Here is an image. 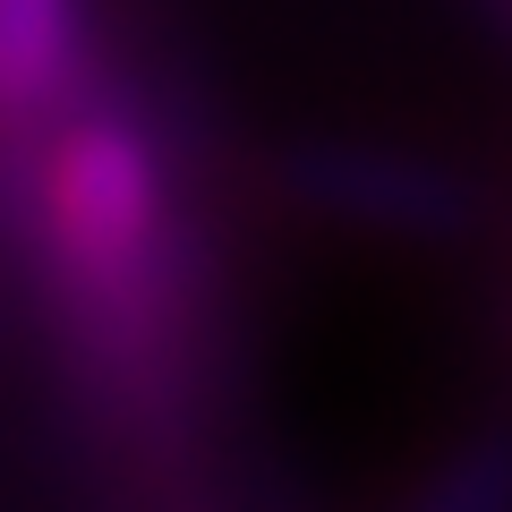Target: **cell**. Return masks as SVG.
Wrapping results in <instances>:
<instances>
[{"mask_svg":"<svg viewBox=\"0 0 512 512\" xmlns=\"http://www.w3.org/2000/svg\"><path fill=\"white\" fill-rule=\"evenodd\" d=\"M77 60L69 0H0V103H43Z\"/></svg>","mask_w":512,"mask_h":512,"instance_id":"cell-2","label":"cell"},{"mask_svg":"<svg viewBox=\"0 0 512 512\" xmlns=\"http://www.w3.org/2000/svg\"><path fill=\"white\" fill-rule=\"evenodd\" d=\"M436 512H495V470L478 461V470H461L453 487L436 495Z\"/></svg>","mask_w":512,"mask_h":512,"instance_id":"cell-4","label":"cell"},{"mask_svg":"<svg viewBox=\"0 0 512 512\" xmlns=\"http://www.w3.org/2000/svg\"><path fill=\"white\" fill-rule=\"evenodd\" d=\"M52 222L86 299H103L111 316H137L163 291V188H154V154L137 146V128H69L52 163Z\"/></svg>","mask_w":512,"mask_h":512,"instance_id":"cell-1","label":"cell"},{"mask_svg":"<svg viewBox=\"0 0 512 512\" xmlns=\"http://www.w3.org/2000/svg\"><path fill=\"white\" fill-rule=\"evenodd\" d=\"M308 180H316V197L350 205V214H384V222H436V214H453V197H444L427 171H410V163H316Z\"/></svg>","mask_w":512,"mask_h":512,"instance_id":"cell-3","label":"cell"}]
</instances>
